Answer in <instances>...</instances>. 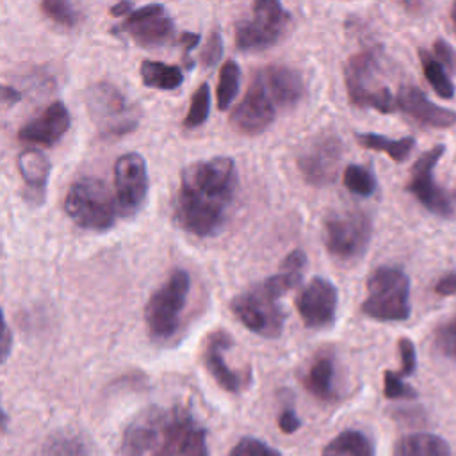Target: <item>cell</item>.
<instances>
[{
    "label": "cell",
    "instance_id": "obj_1",
    "mask_svg": "<svg viewBox=\"0 0 456 456\" xmlns=\"http://www.w3.org/2000/svg\"><path fill=\"white\" fill-rule=\"evenodd\" d=\"M237 189V169L230 157L198 160L182 169L173 212L182 230L212 237L226 223Z\"/></svg>",
    "mask_w": 456,
    "mask_h": 456
},
{
    "label": "cell",
    "instance_id": "obj_2",
    "mask_svg": "<svg viewBox=\"0 0 456 456\" xmlns=\"http://www.w3.org/2000/svg\"><path fill=\"white\" fill-rule=\"evenodd\" d=\"M362 312L381 322L406 321L411 312L410 278L404 271L392 265H381L367 278V297Z\"/></svg>",
    "mask_w": 456,
    "mask_h": 456
},
{
    "label": "cell",
    "instance_id": "obj_3",
    "mask_svg": "<svg viewBox=\"0 0 456 456\" xmlns=\"http://www.w3.org/2000/svg\"><path fill=\"white\" fill-rule=\"evenodd\" d=\"M68 217L86 230L105 232L116 223L114 198L107 185L93 176L73 182L64 198Z\"/></svg>",
    "mask_w": 456,
    "mask_h": 456
},
{
    "label": "cell",
    "instance_id": "obj_4",
    "mask_svg": "<svg viewBox=\"0 0 456 456\" xmlns=\"http://www.w3.org/2000/svg\"><path fill=\"white\" fill-rule=\"evenodd\" d=\"M191 287L189 273L175 269L169 278L151 294L144 308V319L153 340H169L180 324V314L187 303Z\"/></svg>",
    "mask_w": 456,
    "mask_h": 456
},
{
    "label": "cell",
    "instance_id": "obj_5",
    "mask_svg": "<svg viewBox=\"0 0 456 456\" xmlns=\"http://www.w3.org/2000/svg\"><path fill=\"white\" fill-rule=\"evenodd\" d=\"M347 94L353 105L362 109H374L388 114L395 107V100L387 86L379 82L378 55L372 50L353 55L344 68Z\"/></svg>",
    "mask_w": 456,
    "mask_h": 456
},
{
    "label": "cell",
    "instance_id": "obj_6",
    "mask_svg": "<svg viewBox=\"0 0 456 456\" xmlns=\"http://www.w3.org/2000/svg\"><path fill=\"white\" fill-rule=\"evenodd\" d=\"M372 235V221L363 210L331 212L322 223V240L330 255L353 260L365 253Z\"/></svg>",
    "mask_w": 456,
    "mask_h": 456
},
{
    "label": "cell",
    "instance_id": "obj_7",
    "mask_svg": "<svg viewBox=\"0 0 456 456\" xmlns=\"http://www.w3.org/2000/svg\"><path fill=\"white\" fill-rule=\"evenodd\" d=\"M251 11L249 20H240L235 25V45L244 52L273 46L283 36L290 20L287 9L276 0H258Z\"/></svg>",
    "mask_w": 456,
    "mask_h": 456
},
{
    "label": "cell",
    "instance_id": "obj_8",
    "mask_svg": "<svg viewBox=\"0 0 456 456\" xmlns=\"http://www.w3.org/2000/svg\"><path fill=\"white\" fill-rule=\"evenodd\" d=\"M233 315L253 333L264 338H276L281 335L285 312L262 283L255 289L242 292L232 299Z\"/></svg>",
    "mask_w": 456,
    "mask_h": 456
},
{
    "label": "cell",
    "instance_id": "obj_9",
    "mask_svg": "<svg viewBox=\"0 0 456 456\" xmlns=\"http://www.w3.org/2000/svg\"><path fill=\"white\" fill-rule=\"evenodd\" d=\"M445 146L438 144L426 153H422L411 167L406 191L417 198V201L429 210L445 219L456 217V194L452 191L442 189L433 180V171L440 157L444 155Z\"/></svg>",
    "mask_w": 456,
    "mask_h": 456
},
{
    "label": "cell",
    "instance_id": "obj_10",
    "mask_svg": "<svg viewBox=\"0 0 456 456\" xmlns=\"http://www.w3.org/2000/svg\"><path fill=\"white\" fill-rule=\"evenodd\" d=\"M86 103L96 126L105 135H123L137 126V116L130 109L123 93L107 82L87 89Z\"/></svg>",
    "mask_w": 456,
    "mask_h": 456
},
{
    "label": "cell",
    "instance_id": "obj_11",
    "mask_svg": "<svg viewBox=\"0 0 456 456\" xmlns=\"http://www.w3.org/2000/svg\"><path fill=\"white\" fill-rule=\"evenodd\" d=\"M342 157V142L331 132L312 137L297 155V167L312 185H328L335 180Z\"/></svg>",
    "mask_w": 456,
    "mask_h": 456
},
{
    "label": "cell",
    "instance_id": "obj_12",
    "mask_svg": "<svg viewBox=\"0 0 456 456\" xmlns=\"http://www.w3.org/2000/svg\"><path fill=\"white\" fill-rule=\"evenodd\" d=\"M114 187L121 216H134L148 192V171L144 159L135 153L121 155L114 164Z\"/></svg>",
    "mask_w": 456,
    "mask_h": 456
},
{
    "label": "cell",
    "instance_id": "obj_13",
    "mask_svg": "<svg viewBox=\"0 0 456 456\" xmlns=\"http://www.w3.org/2000/svg\"><path fill=\"white\" fill-rule=\"evenodd\" d=\"M276 107L278 105L274 103L273 96L265 89L264 82L255 73L242 102L233 109L230 123L240 134H246V135L260 134L274 121Z\"/></svg>",
    "mask_w": 456,
    "mask_h": 456
},
{
    "label": "cell",
    "instance_id": "obj_14",
    "mask_svg": "<svg viewBox=\"0 0 456 456\" xmlns=\"http://www.w3.org/2000/svg\"><path fill=\"white\" fill-rule=\"evenodd\" d=\"M338 303L337 287L321 276L310 280V283L296 297V308L308 328L321 330L333 322Z\"/></svg>",
    "mask_w": 456,
    "mask_h": 456
},
{
    "label": "cell",
    "instance_id": "obj_15",
    "mask_svg": "<svg viewBox=\"0 0 456 456\" xmlns=\"http://www.w3.org/2000/svg\"><path fill=\"white\" fill-rule=\"evenodd\" d=\"M166 410L151 406L141 411L125 429L121 451L123 456H150L162 436Z\"/></svg>",
    "mask_w": 456,
    "mask_h": 456
},
{
    "label": "cell",
    "instance_id": "obj_16",
    "mask_svg": "<svg viewBox=\"0 0 456 456\" xmlns=\"http://www.w3.org/2000/svg\"><path fill=\"white\" fill-rule=\"evenodd\" d=\"M69 123L71 118L66 105L62 102H53L37 118L20 128L18 139L23 142L52 146L68 132Z\"/></svg>",
    "mask_w": 456,
    "mask_h": 456
},
{
    "label": "cell",
    "instance_id": "obj_17",
    "mask_svg": "<svg viewBox=\"0 0 456 456\" xmlns=\"http://www.w3.org/2000/svg\"><path fill=\"white\" fill-rule=\"evenodd\" d=\"M397 105L403 112H406L410 118L417 119L422 125L445 128L456 123V112L449 110L445 107H440L428 100V96L413 87V86H403L397 93Z\"/></svg>",
    "mask_w": 456,
    "mask_h": 456
},
{
    "label": "cell",
    "instance_id": "obj_18",
    "mask_svg": "<svg viewBox=\"0 0 456 456\" xmlns=\"http://www.w3.org/2000/svg\"><path fill=\"white\" fill-rule=\"evenodd\" d=\"M232 346V337L223 331L217 330L214 333H210L205 340V349H203V363L207 367V370L210 372V376L217 381V385L221 388H224L226 392L237 394L242 387V379L237 372H233L224 358L223 353Z\"/></svg>",
    "mask_w": 456,
    "mask_h": 456
},
{
    "label": "cell",
    "instance_id": "obj_19",
    "mask_svg": "<svg viewBox=\"0 0 456 456\" xmlns=\"http://www.w3.org/2000/svg\"><path fill=\"white\" fill-rule=\"evenodd\" d=\"M256 75L260 77L278 107H292L301 100L305 86L301 75L296 69L273 64L258 69Z\"/></svg>",
    "mask_w": 456,
    "mask_h": 456
},
{
    "label": "cell",
    "instance_id": "obj_20",
    "mask_svg": "<svg viewBox=\"0 0 456 456\" xmlns=\"http://www.w3.org/2000/svg\"><path fill=\"white\" fill-rule=\"evenodd\" d=\"M18 169L27 187L25 200L30 205H41L50 176V160L39 150H25L18 155Z\"/></svg>",
    "mask_w": 456,
    "mask_h": 456
},
{
    "label": "cell",
    "instance_id": "obj_21",
    "mask_svg": "<svg viewBox=\"0 0 456 456\" xmlns=\"http://www.w3.org/2000/svg\"><path fill=\"white\" fill-rule=\"evenodd\" d=\"M335 360L331 354L317 356L303 376L305 388L321 401H337L338 392L335 388Z\"/></svg>",
    "mask_w": 456,
    "mask_h": 456
},
{
    "label": "cell",
    "instance_id": "obj_22",
    "mask_svg": "<svg viewBox=\"0 0 456 456\" xmlns=\"http://www.w3.org/2000/svg\"><path fill=\"white\" fill-rule=\"evenodd\" d=\"M114 32H128L134 41L141 46H159L171 39L173 36V21L166 14L150 16L135 23H121L112 28Z\"/></svg>",
    "mask_w": 456,
    "mask_h": 456
},
{
    "label": "cell",
    "instance_id": "obj_23",
    "mask_svg": "<svg viewBox=\"0 0 456 456\" xmlns=\"http://www.w3.org/2000/svg\"><path fill=\"white\" fill-rule=\"evenodd\" d=\"M192 422H194V417L191 415L189 410L182 406L166 410L162 436L155 445V449L150 452V456H176L180 440Z\"/></svg>",
    "mask_w": 456,
    "mask_h": 456
},
{
    "label": "cell",
    "instance_id": "obj_24",
    "mask_svg": "<svg viewBox=\"0 0 456 456\" xmlns=\"http://www.w3.org/2000/svg\"><path fill=\"white\" fill-rule=\"evenodd\" d=\"M392 456H451V447L438 435L413 433L395 442Z\"/></svg>",
    "mask_w": 456,
    "mask_h": 456
},
{
    "label": "cell",
    "instance_id": "obj_25",
    "mask_svg": "<svg viewBox=\"0 0 456 456\" xmlns=\"http://www.w3.org/2000/svg\"><path fill=\"white\" fill-rule=\"evenodd\" d=\"M322 456H374V444L365 433L346 429L324 445Z\"/></svg>",
    "mask_w": 456,
    "mask_h": 456
},
{
    "label": "cell",
    "instance_id": "obj_26",
    "mask_svg": "<svg viewBox=\"0 0 456 456\" xmlns=\"http://www.w3.org/2000/svg\"><path fill=\"white\" fill-rule=\"evenodd\" d=\"M141 78L148 87L171 91L182 86L183 73L178 66H169L159 61H142L141 62Z\"/></svg>",
    "mask_w": 456,
    "mask_h": 456
},
{
    "label": "cell",
    "instance_id": "obj_27",
    "mask_svg": "<svg viewBox=\"0 0 456 456\" xmlns=\"http://www.w3.org/2000/svg\"><path fill=\"white\" fill-rule=\"evenodd\" d=\"M356 139H358V142L363 148L376 150V151H385L395 162H403L410 155V151L413 150V144H415L413 137L390 139V137H385V135H379V134H372V132L356 134Z\"/></svg>",
    "mask_w": 456,
    "mask_h": 456
},
{
    "label": "cell",
    "instance_id": "obj_28",
    "mask_svg": "<svg viewBox=\"0 0 456 456\" xmlns=\"http://www.w3.org/2000/svg\"><path fill=\"white\" fill-rule=\"evenodd\" d=\"M419 55H420V64H422V69H424V77L431 84L435 93L442 98H447V100L452 98L454 96V86H452L451 78L447 77L442 62L436 57L429 55L426 50H420Z\"/></svg>",
    "mask_w": 456,
    "mask_h": 456
},
{
    "label": "cell",
    "instance_id": "obj_29",
    "mask_svg": "<svg viewBox=\"0 0 456 456\" xmlns=\"http://www.w3.org/2000/svg\"><path fill=\"white\" fill-rule=\"evenodd\" d=\"M240 68L235 61H226L219 71V80L216 87V98L219 110H226L239 93Z\"/></svg>",
    "mask_w": 456,
    "mask_h": 456
},
{
    "label": "cell",
    "instance_id": "obj_30",
    "mask_svg": "<svg viewBox=\"0 0 456 456\" xmlns=\"http://www.w3.org/2000/svg\"><path fill=\"white\" fill-rule=\"evenodd\" d=\"M45 456H89L84 440L75 433H55L43 447Z\"/></svg>",
    "mask_w": 456,
    "mask_h": 456
},
{
    "label": "cell",
    "instance_id": "obj_31",
    "mask_svg": "<svg viewBox=\"0 0 456 456\" xmlns=\"http://www.w3.org/2000/svg\"><path fill=\"white\" fill-rule=\"evenodd\" d=\"M344 185L358 196H370L376 191V176L369 167L349 164L344 171Z\"/></svg>",
    "mask_w": 456,
    "mask_h": 456
},
{
    "label": "cell",
    "instance_id": "obj_32",
    "mask_svg": "<svg viewBox=\"0 0 456 456\" xmlns=\"http://www.w3.org/2000/svg\"><path fill=\"white\" fill-rule=\"evenodd\" d=\"M208 112H210V87L208 84H201L191 98L187 116L183 118V123H182L183 128H196L203 125L208 118Z\"/></svg>",
    "mask_w": 456,
    "mask_h": 456
},
{
    "label": "cell",
    "instance_id": "obj_33",
    "mask_svg": "<svg viewBox=\"0 0 456 456\" xmlns=\"http://www.w3.org/2000/svg\"><path fill=\"white\" fill-rule=\"evenodd\" d=\"M176 456H208L207 431L196 424V420L183 433Z\"/></svg>",
    "mask_w": 456,
    "mask_h": 456
},
{
    "label": "cell",
    "instance_id": "obj_34",
    "mask_svg": "<svg viewBox=\"0 0 456 456\" xmlns=\"http://www.w3.org/2000/svg\"><path fill=\"white\" fill-rule=\"evenodd\" d=\"M41 11L57 25L62 27H73L78 20V14L75 7L69 2L64 0H45L41 4Z\"/></svg>",
    "mask_w": 456,
    "mask_h": 456
},
{
    "label": "cell",
    "instance_id": "obj_35",
    "mask_svg": "<svg viewBox=\"0 0 456 456\" xmlns=\"http://www.w3.org/2000/svg\"><path fill=\"white\" fill-rule=\"evenodd\" d=\"M435 347L445 358L456 360V317L442 322L435 331Z\"/></svg>",
    "mask_w": 456,
    "mask_h": 456
},
{
    "label": "cell",
    "instance_id": "obj_36",
    "mask_svg": "<svg viewBox=\"0 0 456 456\" xmlns=\"http://www.w3.org/2000/svg\"><path fill=\"white\" fill-rule=\"evenodd\" d=\"M228 456H281V452L253 436L240 438Z\"/></svg>",
    "mask_w": 456,
    "mask_h": 456
},
{
    "label": "cell",
    "instance_id": "obj_37",
    "mask_svg": "<svg viewBox=\"0 0 456 456\" xmlns=\"http://www.w3.org/2000/svg\"><path fill=\"white\" fill-rule=\"evenodd\" d=\"M383 381H385L383 394L387 399H413V397H417L415 388L406 385L403 381V378L392 370H385Z\"/></svg>",
    "mask_w": 456,
    "mask_h": 456
},
{
    "label": "cell",
    "instance_id": "obj_38",
    "mask_svg": "<svg viewBox=\"0 0 456 456\" xmlns=\"http://www.w3.org/2000/svg\"><path fill=\"white\" fill-rule=\"evenodd\" d=\"M221 55H223V36L217 30H212L207 37V43L201 48L200 61L203 68H212L214 64H217Z\"/></svg>",
    "mask_w": 456,
    "mask_h": 456
},
{
    "label": "cell",
    "instance_id": "obj_39",
    "mask_svg": "<svg viewBox=\"0 0 456 456\" xmlns=\"http://www.w3.org/2000/svg\"><path fill=\"white\" fill-rule=\"evenodd\" d=\"M399 353H401V372L399 376H411L415 367H417V356H415V347L413 342L406 337L399 340Z\"/></svg>",
    "mask_w": 456,
    "mask_h": 456
},
{
    "label": "cell",
    "instance_id": "obj_40",
    "mask_svg": "<svg viewBox=\"0 0 456 456\" xmlns=\"http://www.w3.org/2000/svg\"><path fill=\"white\" fill-rule=\"evenodd\" d=\"M159 14H166L164 5H160V4H148V5L139 7V9H135L134 12H130L123 23L128 25V23H135V21H141V20H144V18L159 16Z\"/></svg>",
    "mask_w": 456,
    "mask_h": 456
},
{
    "label": "cell",
    "instance_id": "obj_41",
    "mask_svg": "<svg viewBox=\"0 0 456 456\" xmlns=\"http://www.w3.org/2000/svg\"><path fill=\"white\" fill-rule=\"evenodd\" d=\"M306 264V256L301 249H292L280 264V271H294V273H301V269Z\"/></svg>",
    "mask_w": 456,
    "mask_h": 456
},
{
    "label": "cell",
    "instance_id": "obj_42",
    "mask_svg": "<svg viewBox=\"0 0 456 456\" xmlns=\"http://www.w3.org/2000/svg\"><path fill=\"white\" fill-rule=\"evenodd\" d=\"M433 50H435V55L438 57V61H442L449 69L456 71V53L445 41H442V39L435 41Z\"/></svg>",
    "mask_w": 456,
    "mask_h": 456
},
{
    "label": "cell",
    "instance_id": "obj_43",
    "mask_svg": "<svg viewBox=\"0 0 456 456\" xmlns=\"http://www.w3.org/2000/svg\"><path fill=\"white\" fill-rule=\"evenodd\" d=\"M299 426H301V420H299V417L296 415V411H294L292 408H285V410L280 413V417H278V428H280L283 433L290 435V433L297 431Z\"/></svg>",
    "mask_w": 456,
    "mask_h": 456
},
{
    "label": "cell",
    "instance_id": "obj_44",
    "mask_svg": "<svg viewBox=\"0 0 456 456\" xmlns=\"http://www.w3.org/2000/svg\"><path fill=\"white\" fill-rule=\"evenodd\" d=\"M435 292L438 296H452L456 294V273H447L444 274L436 283H435Z\"/></svg>",
    "mask_w": 456,
    "mask_h": 456
},
{
    "label": "cell",
    "instance_id": "obj_45",
    "mask_svg": "<svg viewBox=\"0 0 456 456\" xmlns=\"http://www.w3.org/2000/svg\"><path fill=\"white\" fill-rule=\"evenodd\" d=\"M178 41H180V45H182V48H183V55L187 57L189 52L198 46V43H200V34H196V32H183V34H180V39H178ZM185 57H183V59H185Z\"/></svg>",
    "mask_w": 456,
    "mask_h": 456
},
{
    "label": "cell",
    "instance_id": "obj_46",
    "mask_svg": "<svg viewBox=\"0 0 456 456\" xmlns=\"http://www.w3.org/2000/svg\"><path fill=\"white\" fill-rule=\"evenodd\" d=\"M11 340H12V338H11L9 324L4 322V330H2V362H5L7 356H9V353H11V346H12Z\"/></svg>",
    "mask_w": 456,
    "mask_h": 456
},
{
    "label": "cell",
    "instance_id": "obj_47",
    "mask_svg": "<svg viewBox=\"0 0 456 456\" xmlns=\"http://www.w3.org/2000/svg\"><path fill=\"white\" fill-rule=\"evenodd\" d=\"M20 98H21L20 91H16L12 86H4L2 87V102L5 105H14L16 102H20Z\"/></svg>",
    "mask_w": 456,
    "mask_h": 456
},
{
    "label": "cell",
    "instance_id": "obj_48",
    "mask_svg": "<svg viewBox=\"0 0 456 456\" xmlns=\"http://www.w3.org/2000/svg\"><path fill=\"white\" fill-rule=\"evenodd\" d=\"M132 9H134V4H132V2H119V4L112 5L109 12H110V16H123V14L134 12Z\"/></svg>",
    "mask_w": 456,
    "mask_h": 456
},
{
    "label": "cell",
    "instance_id": "obj_49",
    "mask_svg": "<svg viewBox=\"0 0 456 456\" xmlns=\"http://www.w3.org/2000/svg\"><path fill=\"white\" fill-rule=\"evenodd\" d=\"M451 20H452V23L456 27V2L452 4V9H451Z\"/></svg>",
    "mask_w": 456,
    "mask_h": 456
}]
</instances>
